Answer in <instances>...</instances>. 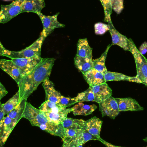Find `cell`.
<instances>
[{
    "instance_id": "1",
    "label": "cell",
    "mask_w": 147,
    "mask_h": 147,
    "mask_svg": "<svg viewBox=\"0 0 147 147\" xmlns=\"http://www.w3.org/2000/svg\"><path fill=\"white\" fill-rule=\"evenodd\" d=\"M55 59L43 58L42 61L30 73L22 77L18 84L20 102L28 97L37 90L40 84L49 78L54 65Z\"/></svg>"
},
{
    "instance_id": "2",
    "label": "cell",
    "mask_w": 147,
    "mask_h": 147,
    "mask_svg": "<svg viewBox=\"0 0 147 147\" xmlns=\"http://www.w3.org/2000/svg\"><path fill=\"white\" fill-rule=\"evenodd\" d=\"M45 39V37L40 35V37L31 45L19 51H12L5 49L3 57H7L11 59L40 57L41 47Z\"/></svg>"
},
{
    "instance_id": "3",
    "label": "cell",
    "mask_w": 147,
    "mask_h": 147,
    "mask_svg": "<svg viewBox=\"0 0 147 147\" xmlns=\"http://www.w3.org/2000/svg\"><path fill=\"white\" fill-rule=\"evenodd\" d=\"M130 51L134 56L137 70L136 77L142 84L147 86V59L142 55L133 40L129 39Z\"/></svg>"
},
{
    "instance_id": "4",
    "label": "cell",
    "mask_w": 147,
    "mask_h": 147,
    "mask_svg": "<svg viewBox=\"0 0 147 147\" xmlns=\"http://www.w3.org/2000/svg\"><path fill=\"white\" fill-rule=\"evenodd\" d=\"M22 118L28 119L32 126L38 127L51 122L43 111L39 109H36L27 101L26 103Z\"/></svg>"
},
{
    "instance_id": "5",
    "label": "cell",
    "mask_w": 147,
    "mask_h": 147,
    "mask_svg": "<svg viewBox=\"0 0 147 147\" xmlns=\"http://www.w3.org/2000/svg\"><path fill=\"white\" fill-rule=\"evenodd\" d=\"M25 0H15L10 4L1 5L0 24H4L21 13L22 6Z\"/></svg>"
},
{
    "instance_id": "6",
    "label": "cell",
    "mask_w": 147,
    "mask_h": 147,
    "mask_svg": "<svg viewBox=\"0 0 147 147\" xmlns=\"http://www.w3.org/2000/svg\"><path fill=\"white\" fill-rule=\"evenodd\" d=\"M59 13H58L54 15L46 16L42 13H37V14L40 18L43 26V29L40 35L46 38L50 35L54 29L64 28L65 25L60 23L58 21V16Z\"/></svg>"
},
{
    "instance_id": "7",
    "label": "cell",
    "mask_w": 147,
    "mask_h": 147,
    "mask_svg": "<svg viewBox=\"0 0 147 147\" xmlns=\"http://www.w3.org/2000/svg\"><path fill=\"white\" fill-rule=\"evenodd\" d=\"M15 64L21 73L22 77L30 73L43 59L40 57L28 58H16L11 59Z\"/></svg>"
},
{
    "instance_id": "8",
    "label": "cell",
    "mask_w": 147,
    "mask_h": 147,
    "mask_svg": "<svg viewBox=\"0 0 147 147\" xmlns=\"http://www.w3.org/2000/svg\"><path fill=\"white\" fill-rule=\"evenodd\" d=\"M98 104L102 117L107 116L115 119L120 113L117 102L112 96Z\"/></svg>"
},
{
    "instance_id": "9",
    "label": "cell",
    "mask_w": 147,
    "mask_h": 147,
    "mask_svg": "<svg viewBox=\"0 0 147 147\" xmlns=\"http://www.w3.org/2000/svg\"><path fill=\"white\" fill-rule=\"evenodd\" d=\"M109 26V32L112 38L111 46L117 45L126 51H130L129 40L126 36L123 35L116 29L112 21L108 22Z\"/></svg>"
},
{
    "instance_id": "10",
    "label": "cell",
    "mask_w": 147,
    "mask_h": 147,
    "mask_svg": "<svg viewBox=\"0 0 147 147\" xmlns=\"http://www.w3.org/2000/svg\"><path fill=\"white\" fill-rule=\"evenodd\" d=\"M0 68L9 74L17 84H19L22 78L20 71L11 59L0 60Z\"/></svg>"
},
{
    "instance_id": "11",
    "label": "cell",
    "mask_w": 147,
    "mask_h": 147,
    "mask_svg": "<svg viewBox=\"0 0 147 147\" xmlns=\"http://www.w3.org/2000/svg\"><path fill=\"white\" fill-rule=\"evenodd\" d=\"M117 102L119 111H143L144 108L139 105L135 99L131 98H115Z\"/></svg>"
},
{
    "instance_id": "12",
    "label": "cell",
    "mask_w": 147,
    "mask_h": 147,
    "mask_svg": "<svg viewBox=\"0 0 147 147\" xmlns=\"http://www.w3.org/2000/svg\"><path fill=\"white\" fill-rule=\"evenodd\" d=\"M42 85L45 91V101L58 104L62 95L60 92L55 90L54 84L50 80L49 78L44 80Z\"/></svg>"
},
{
    "instance_id": "13",
    "label": "cell",
    "mask_w": 147,
    "mask_h": 147,
    "mask_svg": "<svg viewBox=\"0 0 147 147\" xmlns=\"http://www.w3.org/2000/svg\"><path fill=\"white\" fill-rule=\"evenodd\" d=\"M45 6V0H25L22 6L21 13L33 12L37 14L40 13Z\"/></svg>"
},
{
    "instance_id": "14",
    "label": "cell",
    "mask_w": 147,
    "mask_h": 147,
    "mask_svg": "<svg viewBox=\"0 0 147 147\" xmlns=\"http://www.w3.org/2000/svg\"><path fill=\"white\" fill-rule=\"evenodd\" d=\"M84 77L90 86H96L106 83L104 74L93 68L84 74Z\"/></svg>"
},
{
    "instance_id": "15",
    "label": "cell",
    "mask_w": 147,
    "mask_h": 147,
    "mask_svg": "<svg viewBox=\"0 0 147 147\" xmlns=\"http://www.w3.org/2000/svg\"><path fill=\"white\" fill-rule=\"evenodd\" d=\"M92 140L99 141L100 139H98L95 136L92 135L90 133H88L87 131H86V129H84L82 130L74 138L69 140L64 139L63 140V142H69L71 144L77 146L80 145L83 146L87 142Z\"/></svg>"
},
{
    "instance_id": "16",
    "label": "cell",
    "mask_w": 147,
    "mask_h": 147,
    "mask_svg": "<svg viewBox=\"0 0 147 147\" xmlns=\"http://www.w3.org/2000/svg\"><path fill=\"white\" fill-rule=\"evenodd\" d=\"M89 87L101 102L112 96V90L106 83L96 86H90Z\"/></svg>"
},
{
    "instance_id": "17",
    "label": "cell",
    "mask_w": 147,
    "mask_h": 147,
    "mask_svg": "<svg viewBox=\"0 0 147 147\" xmlns=\"http://www.w3.org/2000/svg\"><path fill=\"white\" fill-rule=\"evenodd\" d=\"M17 123L7 116L4 117V121L2 129L1 136L0 142V147H3L9 137L11 132Z\"/></svg>"
},
{
    "instance_id": "18",
    "label": "cell",
    "mask_w": 147,
    "mask_h": 147,
    "mask_svg": "<svg viewBox=\"0 0 147 147\" xmlns=\"http://www.w3.org/2000/svg\"><path fill=\"white\" fill-rule=\"evenodd\" d=\"M102 121L96 117L86 121V129L88 133L96 138L100 139V134Z\"/></svg>"
},
{
    "instance_id": "19",
    "label": "cell",
    "mask_w": 147,
    "mask_h": 147,
    "mask_svg": "<svg viewBox=\"0 0 147 147\" xmlns=\"http://www.w3.org/2000/svg\"><path fill=\"white\" fill-rule=\"evenodd\" d=\"M92 49L86 38L80 39L77 44V56L92 60Z\"/></svg>"
},
{
    "instance_id": "20",
    "label": "cell",
    "mask_w": 147,
    "mask_h": 147,
    "mask_svg": "<svg viewBox=\"0 0 147 147\" xmlns=\"http://www.w3.org/2000/svg\"><path fill=\"white\" fill-rule=\"evenodd\" d=\"M105 79V82L110 81H127L129 82H135V83L142 84L140 80L136 77H129L124 75L122 73L117 72H110L107 71L104 74Z\"/></svg>"
},
{
    "instance_id": "21",
    "label": "cell",
    "mask_w": 147,
    "mask_h": 147,
    "mask_svg": "<svg viewBox=\"0 0 147 147\" xmlns=\"http://www.w3.org/2000/svg\"><path fill=\"white\" fill-rule=\"evenodd\" d=\"M73 109H66L57 113L52 112H44L47 119L50 121L57 124L62 123L67 117V115L69 113L72 112Z\"/></svg>"
},
{
    "instance_id": "22",
    "label": "cell",
    "mask_w": 147,
    "mask_h": 147,
    "mask_svg": "<svg viewBox=\"0 0 147 147\" xmlns=\"http://www.w3.org/2000/svg\"><path fill=\"white\" fill-rule=\"evenodd\" d=\"M39 127L52 135L59 136L62 140L64 137V128L61 123L57 124L51 122L47 124L40 125Z\"/></svg>"
},
{
    "instance_id": "23",
    "label": "cell",
    "mask_w": 147,
    "mask_h": 147,
    "mask_svg": "<svg viewBox=\"0 0 147 147\" xmlns=\"http://www.w3.org/2000/svg\"><path fill=\"white\" fill-rule=\"evenodd\" d=\"M97 108L95 105H88L79 102L72 108L73 114L74 115L87 116L91 114Z\"/></svg>"
},
{
    "instance_id": "24",
    "label": "cell",
    "mask_w": 147,
    "mask_h": 147,
    "mask_svg": "<svg viewBox=\"0 0 147 147\" xmlns=\"http://www.w3.org/2000/svg\"><path fill=\"white\" fill-rule=\"evenodd\" d=\"M111 46V45H109L107 47L106 50L99 58L92 59V68L103 74H105L108 71L105 66V60L107 57L108 51Z\"/></svg>"
},
{
    "instance_id": "25",
    "label": "cell",
    "mask_w": 147,
    "mask_h": 147,
    "mask_svg": "<svg viewBox=\"0 0 147 147\" xmlns=\"http://www.w3.org/2000/svg\"><path fill=\"white\" fill-rule=\"evenodd\" d=\"M92 60L76 55L74 58V65L83 75L92 69Z\"/></svg>"
},
{
    "instance_id": "26",
    "label": "cell",
    "mask_w": 147,
    "mask_h": 147,
    "mask_svg": "<svg viewBox=\"0 0 147 147\" xmlns=\"http://www.w3.org/2000/svg\"><path fill=\"white\" fill-rule=\"evenodd\" d=\"M64 129H74L84 130L86 128V121L82 119H73L67 118L61 123Z\"/></svg>"
},
{
    "instance_id": "27",
    "label": "cell",
    "mask_w": 147,
    "mask_h": 147,
    "mask_svg": "<svg viewBox=\"0 0 147 147\" xmlns=\"http://www.w3.org/2000/svg\"><path fill=\"white\" fill-rule=\"evenodd\" d=\"M27 99L22 100L14 109L13 110L7 115L17 123L22 118Z\"/></svg>"
},
{
    "instance_id": "28",
    "label": "cell",
    "mask_w": 147,
    "mask_h": 147,
    "mask_svg": "<svg viewBox=\"0 0 147 147\" xmlns=\"http://www.w3.org/2000/svg\"><path fill=\"white\" fill-rule=\"evenodd\" d=\"M20 102V92L18 91L7 102L3 104V110L5 115H7L14 109Z\"/></svg>"
},
{
    "instance_id": "29",
    "label": "cell",
    "mask_w": 147,
    "mask_h": 147,
    "mask_svg": "<svg viewBox=\"0 0 147 147\" xmlns=\"http://www.w3.org/2000/svg\"><path fill=\"white\" fill-rule=\"evenodd\" d=\"M76 98L78 102H95L98 103L101 102V101L96 96L90 87L86 90L79 93Z\"/></svg>"
},
{
    "instance_id": "30",
    "label": "cell",
    "mask_w": 147,
    "mask_h": 147,
    "mask_svg": "<svg viewBox=\"0 0 147 147\" xmlns=\"http://www.w3.org/2000/svg\"><path fill=\"white\" fill-rule=\"evenodd\" d=\"M39 108L43 112L52 113H57L65 109V108L60 106L57 103L48 101H45Z\"/></svg>"
},
{
    "instance_id": "31",
    "label": "cell",
    "mask_w": 147,
    "mask_h": 147,
    "mask_svg": "<svg viewBox=\"0 0 147 147\" xmlns=\"http://www.w3.org/2000/svg\"><path fill=\"white\" fill-rule=\"evenodd\" d=\"M102 5L104 11L105 21L109 22L111 21V15L112 9L111 5L110 0H99Z\"/></svg>"
},
{
    "instance_id": "32",
    "label": "cell",
    "mask_w": 147,
    "mask_h": 147,
    "mask_svg": "<svg viewBox=\"0 0 147 147\" xmlns=\"http://www.w3.org/2000/svg\"><path fill=\"white\" fill-rule=\"evenodd\" d=\"M78 102L76 97L73 98H70L65 97L62 96L59 100L58 104L62 107L66 108Z\"/></svg>"
},
{
    "instance_id": "33",
    "label": "cell",
    "mask_w": 147,
    "mask_h": 147,
    "mask_svg": "<svg viewBox=\"0 0 147 147\" xmlns=\"http://www.w3.org/2000/svg\"><path fill=\"white\" fill-rule=\"evenodd\" d=\"M112 10L117 14H120L124 8V0H110Z\"/></svg>"
},
{
    "instance_id": "34",
    "label": "cell",
    "mask_w": 147,
    "mask_h": 147,
    "mask_svg": "<svg viewBox=\"0 0 147 147\" xmlns=\"http://www.w3.org/2000/svg\"><path fill=\"white\" fill-rule=\"evenodd\" d=\"M95 34L97 35L104 34L107 31H109L110 27L109 24H105L102 22H98L94 25Z\"/></svg>"
},
{
    "instance_id": "35",
    "label": "cell",
    "mask_w": 147,
    "mask_h": 147,
    "mask_svg": "<svg viewBox=\"0 0 147 147\" xmlns=\"http://www.w3.org/2000/svg\"><path fill=\"white\" fill-rule=\"evenodd\" d=\"M83 130L80 129H64V137L63 139H72L77 136L80 132Z\"/></svg>"
},
{
    "instance_id": "36",
    "label": "cell",
    "mask_w": 147,
    "mask_h": 147,
    "mask_svg": "<svg viewBox=\"0 0 147 147\" xmlns=\"http://www.w3.org/2000/svg\"><path fill=\"white\" fill-rule=\"evenodd\" d=\"M138 50L142 55L144 56L147 52V42L145 41L143 42Z\"/></svg>"
},
{
    "instance_id": "37",
    "label": "cell",
    "mask_w": 147,
    "mask_h": 147,
    "mask_svg": "<svg viewBox=\"0 0 147 147\" xmlns=\"http://www.w3.org/2000/svg\"><path fill=\"white\" fill-rule=\"evenodd\" d=\"M8 93L7 91L4 86L0 82V100Z\"/></svg>"
},
{
    "instance_id": "38",
    "label": "cell",
    "mask_w": 147,
    "mask_h": 147,
    "mask_svg": "<svg viewBox=\"0 0 147 147\" xmlns=\"http://www.w3.org/2000/svg\"><path fill=\"white\" fill-rule=\"evenodd\" d=\"M99 141L101 142L103 144H104L107 147H122L114 146V145H112V144L109 143V142H107L105 141L104 140H103L102 139H101V138L100 139V140H99Z\"/></svg>"
},
{
    "instance_id": "39",
    "label": "cell",
    "mask_w": 147,
    "mask_h": 147,
    "mask_svg": "<svg viewBox=\"0 0 147 147\" xmlns=\"http://www.w3.org/2000/svg\"><path fill=\"white\" fill-rule=\"evenodd\" d=\"M3 104L0 102V121L4 118V112H3Z\"/></svg>"
},
{
    "instance_id": "40",
    "label": "cell",
    "mask_w": 147,
    "mask_h": 147,
    "mask_svg": "<svg viewBox=\"0 0 147 147\" xmlns=\"http://www.w3.org/2000/svg\"><path fill=\"white\" fill-rule=\"evenodd\" d=\"M5 50V48L3 47V45L0 41V56L3 57V52Z\"/></svg>"
},
{
    "instance_id": "41",
    "label": "cell",
    "mask_w": 147,
    "mask_h": 147,
    "mask_svg": "<svg viewBox=\"0 0 147 147\" xmlns=\"http://www.w3.org/2000/svg\"><path fill=\"white\" fill-rule=\"evenodd\" d=\"M4 118L0 121V142H1V136L2 129L3 125Z\"/></svg>"
},
{
    "instance_id": "42",
    "label": "cell",
    "mask_w": 147,
    "mask_h": 147,
    "mask_svg": "<svg viewBox=\"0 0 147 147\" xmlns=\"http://www.w3.org/2000/svg\"><path fill=\"white\" fill-rule=\"evenodd\" d=\"M143 140L145 142H147V137L145 138V139H144V140Z\"/></svg>"
},
{
    "instance_id": "43",
    "label": "cell",
    "mask_w": 147,
    "mask_h": 147,
    "mask_svg": "<svg viewBox=\"0 0 147 147\" xmlns=\"http://www.w3.org/2000/svg\"><path fill=\"white\" fill-rule=\"evenodd\" d=\"M3 1H13V0H3Z\"/></svg>"
},
{
    "instance_id": "44",
    "label": "cell",
    "mask_w": 147,
    "mask_h": 147,
    "mask_svg": "<svg viewBox=\"0 0 147 147\" xmlns=\"http://www.w3.org/2000/svg\"><path fill=\"white\" fill-rule=\"evenodd\" d=\"M77 147H83V146L82 145H80V146H77Z\"/></svg>"
},
{
    "instance_id": "45",
    "label": "cell",
    "mask_w": 147,
    "mask_h": 147,
    "mask_svg": "<svg viewBox=\"0 0 147 147\" xmlns=\"http://www.w3.org/2000/svg\"></svg>"
}]
</instances>
